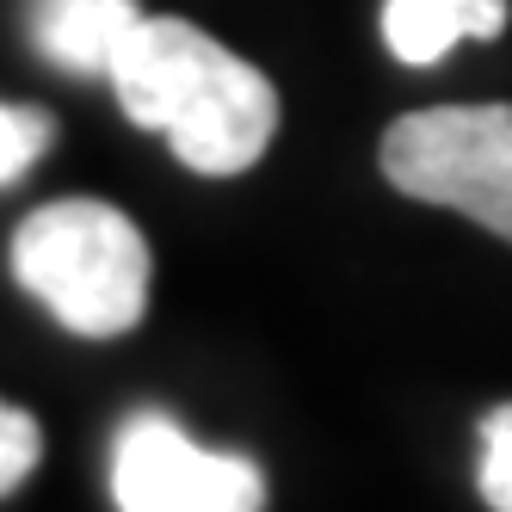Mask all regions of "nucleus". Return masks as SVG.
<instances>
[{"label":"nucleus","instance_id":"6","mask_svg":"<svg viewBox=\"0 0 512 512\" xmlns=\"http://www.w3.org/2000/svg\"><path fill=\"white\" fill-rule=\"evenodd\" d=\"M506 19V0H383V44L395 62L432 68L463 38H500Z\"/></svg>","mask_w":512,"mask_h":512},{"label":"nucleus","instance_id":"7","mask_svg":"<svg viewBox=\"0 0 512 512\" xmlns=\"http://www.w3.org/2000/svg\"><path fill=\"white\" fill-rule=\"evenodd\" d=\"M56 142V124L38 105H7L0 99V186H13L19 173L38 167V155Z\"/></svg>","mask_w":512,"mask_h":512},{"label":"nucleus","instance_id":"5","mask_svg":"<svg viewBox=\"0 0 512 512\" xmlns=\"http://www.w3.org/2000/svg\"><path fill=\"white\" fill-rule=\"evenodd\" d=\"M136 25H142L136 0H31V44L68 75H112Z\"/></svg>","mask_w":512,"mask_h":512},{"label":"nucleus","instance_id":"9","mask_svg":"<svg viewBox=\"0 0 512 512\" xmlns=\"http://www.w3.org/2000/svg\"><path fill=\"white\" fill-rule=\"evenodd\" d=\"M482 500L512 512V401L482 420Z\"/></svg>","mask_w":512,"mask_h":512},{"label":"nucleus","instance_id":"1","mask_svg":"<svg viewBox=\"0 0 512 512\" xmlns=\"http://www.w3.org/2000/svg\"><path fill=\"white\" fill-rule=\"evenodd\" d=\"M105 81L130 124L161 130L204 179L247 173L272 149L278 87L186 19H142Z\"/></svg>","mask_w":512,"mask_h":512},{"label":"nucleus","instance_id":"4","mask_svg":"<svg viewBox=\"0 0 512 512\" xmlns=\"http://www.w3.org/2000/svg\"><path fill=\"white\" fill-rule=\"evenodd\" d=\"M118 512H266V475L235 451H204L167 414H130L112 438Z\"/></svg>","mask_w":512,"mask_h":512},{"label":"nucleus","instance_id":"2","mask_svg":"<svg viewBox=\"0 0 512 512\" xmlns=\"http://www.w3.org/2000/svg\"><path fill=\"white\" fill-rule=\"evenodd\" d=\"M13 278L68 334L112 340L149 309V241L118 204L62 198L31 210L13 235Z\"/></svg>","mask_w":512,"mask_h":512},{"label":"nucleus","instance_id":"8","mask_svg":"<svg viewBox=\"0 0 512 512\" xmlns=\"http://www.w3.org/2000/svg\"><path fill=\"white\" fill-rule=\"evenodd\" d=\"M44 457V432L38 420H31L25 408H13V401H0V494H13L31 469H38Z\"/></svg>","mask_w":512,"mask_h":512},{"label":"nucleus","instance_id":"3","mask_svg":"<svg viewBox=\"0 0 512 512\" xmlns=\"http://www.w3.org/2000/svg\"><path fill=\"white\" fill-rule=\"evenodd\" d=\"M383 173L401 198L463 210L512 241V105H426L395 118Z\"/></svg>","mask_w":512,"mask_h":512}]
</instances>
